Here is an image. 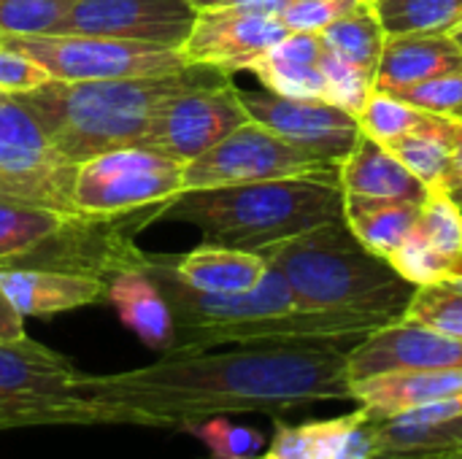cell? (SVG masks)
I'll return each instance as SVG.
<instances>
[{"label": "cell", "mask_w": 462, "mask_h": 459, "mask_svg": "<svg viewBox=\"0 0 462 459\" xmlns=\"http://www.w3.org/2000/svg\"><path fill=\"white\" fill-rule=\"evenodd\" d=\"M436 459H462V446L447 449V452H436Z\"/></svg>", "instance_id": "49"}, {"label": "cell", "mask_w": 462, "mask_h": 459, "mask_svg": "<svg viewBox=\"0 0 462 459\" xmlns=\"http://www.w3.org/2000/svg\"><path fill=\"white\" fill-rule=\"evenodd\" d=\"M246 122L249 111L233 81L195 87L168 97L157 108L138 146L187 165Z\"/></svg>", "instance_id": "11"}, {"label": "cell", "mask_w": 462, "mask_h": 459, "mask_svg": "<svg viewBox=\"0 0 462 459\" xmlns=\"http://www.w3.org/2000/svg\"><path fill=\"white\" fill-rule=\"evenodd\" d=\"M462 187V119H457L455 127V141H452V162H449V176H447V192Z\"/></svg>", "instance_id": "45"}, {"label": "cell", "mask_w": 462, "mask_h": 459, "mask_svg": "<svg viewBox=\"0 0 462 459\" xmlns=\"http://www.w3.org/2000/svg\"><path fill=\"white\" fill-rule=\"evenodd\" d=\"M371 3H379V0H371Z\"/></svg>", "instance_id": "53"}, {"label": "cell", "mask_w": 462, "mask_h": 459, "mask_svg": "<svg viewBox=\"0 0 462 459\" xmlns=\"http://www.w3.org/2000/svg\"><path fill=\"white\" fill-rule=\"evenodd\" d=\"M379 454V436H376V422L363 417L341 441L338 452L333 459H374Z\"/></svg>", "instance_id": "43"}, {"label": "cell", "mask_w": 462, "mask_h": 459, "mask_svg": "<svg viewBox=\"0 0 462 459\" xmlns=\"http://www.w3.org/2000/svg\"><path fill=\"white\" fill-rule=\"evenodd\" d=\"M365 417V411H355V414H344L336 419H322V422H309L311 430V441H314V459H333L341 441L346 438V433Z\"/></svg>", "instance_id": "41"}, {"label": "cell", "mask_w": 462, "mask_h": 459, "mask_svg": "<svg viewBox=\"0 0 462 459\" xmlns=\"http://www.w3.org/2000/svg\"><path fill=\"white\" fill-rule=\"evenodd\" d=\"M254 459H268V454H260V457H254Z\"/></svg>", "instance_id": "52"}, {"label": "cell", "mask_w": 462, "mask_h": 459, "mask_svg": "<svg viewBox=\"0 0 462 459\" xmlns=\"http://www.w3.org/2000/svg\"><path fill=\"white\" fill-rule=\"evenodd\" d=\"M319 35H322L325 46L333 54L344 57L346 62L363 68L371 76H376L387 32H384V27L379 22V14H376L374 3L336 19L333 24L319 30Z\"/></svg>", "instance_id": "26"}, {"label": "cell", "mask_w": 462, "mask_h": 459, "mask_svg": "<svg viewBox=\"0 0 462 459\" xmlns=\"http://www.w3.org/2000/svg\"><path fill=\"white\" fill-rule=\"evenodd\" d=\"M54 425H95L92 411L84 400L68 406H24L0 400V433L24 427H54Z\"/></svg>", "instance_id": "36"}, {"label": "cell", "mask_w": 462, "mask_h": 459, "mask_svg": "<svg viewBox=\"0 0 462 459\" xmlns=\"http://www.w3.org/2000/svg\"><path fill=\"white\" fill-rule=\"evenodd\" d=\"M65 219L68 214H60L51 208L0 200V265L24 254L35 243H41Z\"/></svg>", "instance_id": "28"}, {"label": "cell", "mask_w": 462, "mask_h": 459, "mask_svg": "<svg viewBox=\"0 0 462 459\" xmlns=\"http://www.w3.org/2000/svg\"><path fill=\"white\" fill-rule=\"evenodd\" d=\"M76 0H0V38L65 35Z\"/></svg>", "instance_id": "30"}, {"label": "cell", "mask_w": 462, "mask_h": 459, "mask_svg": "<svg viewBox=\"0 0 462 459\" xmlns=\"http://www.w3.org/2000/svg\"><path fill=\"white\" fill-rule=\"evenodd\" d=\"M76 165L51 143L35 111L19 95H0V200L76 216Z\"/></svg>", "instance_id": "5"}, {"label": "cell", "mask_w": 462, "mask_h": 459, "mask_svg": "<svg viewBox=\"0 0 462 459\" xmlns=\"http://www.w3.org/2000/svg\"><path fill=\"white\" fill-rule=\"evenodd\" d=\"M462 446V417L439 425L433 430L406 436V438H393L379 444V454H414V452H447Z\"/></svg>", "instance_id": "40"}, {"label": "cell", "mask_w": 462, "mask_h": 459, "mask_svg": "<svg viewBox=\"0 0 462 459\" xmlns=\"http://www.w3.org/2000/svg\"><path fill=\"white\" fill-rule=\"evenodd\" d=\"M171 219L195 225L206 243L260 252L344 219L338 176H290L252 184L189 189L141 211L138 230Z\"/></svg>", "instance_id": "2"}, {"label": "cell", "mask_w": 462, "mask_h": 459, "mask_svg": "<svg viewBox=\"0 0 462 459\" xmlns=\"http://www.w3.org/2000/svg\"><path fill=\"white\" fill-rule=\"evenodd\" d=\"M374 8L387 35L449 32L462 16V0H379Z\"/></svg>", "instance_id": "27"}, {"label": "cell", "mask_w": 462, "mask_h": 459, "mask_svg": "<svg viewBox=\"0 0 462 459\" xmlns=\"http://www.w3.org/2000/svg\"><path fill=\"white\" fill-rule=\"evenodd\" d=\"M252 122L265 124L300 151L338 168L360 138L357 116L325 100H295L271 89H241Z\"/></svg>", "instance_id": "12"}, {"label": "cell", "mask_w": 462, "mask_h": 459, "mask_svg": "<svg viewBox=\"0 0 462 459\" xmlns=\"http://www.w3.org/2000/svg\"><path fill=\"white\" fill-rule=\"evenodd\" d=\"M265 454L268 459H314V441L309 425L300 427L279 425Z\"/></svg>", "instance_id": "42"}, {"label": "cell", "mask_w": 462, "mask_h": 459, "mask_svg": "<svg viewBox=\"0 0 462 459\" xmlns=\"http://www.w3.org/2000/svg\"><path fill=\"white\" fill-rule=\"evenodd\" d=\"M457 119L439 116L430 127L406 133L390 143H384L430 192L447 189L449 162H452V141H455Z\"/></svg>", "instance_id": "25"}, {"label": "cell", "mask_w": 462, "mask_h": 459, "mask_svg": "<svg viewBox=\"0 0 462 459\" xmlns=\"http://www.w3.org/2000/svg\"><path fill=\"white\" fill-rule=\"evenodd\" d=\"M462 43L449 32H401L387 35L379 68L374 76V89L387 95H401L409 87L428 81L433 76L460 70Z\"/></svg>", "instance_id": "18"}, {"label": "cell", "mask_w": 462, "mask_h": 459, "mask_svg": "<svg viewBox=\"0 0 462 459\" xmlns=\"http://www.w3.org/2000/svg\"><path fill=\"white\" fill-rule=\"evenodd\" d=\"M181 179V162L146 146H119L76 168L73 206L84 216H130L176 197Z\"/></svg>", "instance_id": "6"}, {"label": "cell", "mask_w": 462, "mask_h": 459, "mask_svg": "<svg viewBox=\"0 0 462 459\" xmlns=\"http://www.w3.org/2000/svg\"><path fill=\"white\" fill-rule=\"evenodd\" d=\"M184 433L195 436L208 449L211 459H254L268 446L257 427L236 425L230 417H208L203 422L187 425Z\"/></svg>", "instance_id": "31"}, {"label": "cell", "mask_w": 462, "mask_h": 459, "mask_svg": "<svg viewBox=\"0 0 462 459\" xmlns=\"http://www.w3.org/2000/svg\"><path fill=\"white\" fill-rule=\"evenodd\" d=\"M24 317L11 306V300L5 298L3 287H0V341H14V338H24Z\"/></svg>", "instance_id": "44"}, {"label": "cell", "mask_w": 462, "mask_h": 459, "mask_svg": "<svg viewBox=\"0 0 462 459\" xmlns=\"http://www.w3.org/2000/svg\"><path fill=\"white\" fill-rule=\"evenodd\" d=\"M141 265L111 276L106 281L103 303L116 311L119 322L143 346L160 354H171L176 346V319L165 295Z\"/></svg>", "instance_id": "20"}, {"label": "cell", "mask_w": 462, "mask_h": 459, "mask_svg": "<svg viewBox=\"0 0 462 459\" xmlns=\"http://www.w3.org/2000/svg\"><path fill=\"white\" fill-rule=\"evenodd\" d=\"M171 260L176 276L203 292H225V295L249 292L268 273V262L260 252L230 249L217 243H203Z\"/></svg>", "instance_id": "23"}, {"label": "cell", "mask_w": 462, "mask_h": 459, "mask_svg": "<svg viewBox=\"0 0 462 459\" xmlns=\"http://www.w3.org/2000/svg\"><path fill=\"white\" fill-rule=\"evenodd\" d=\"M449 35H455V38H457V41H460V43H462V16H460V19H457V24H455V27L449 30Z\"/></svg>", "instance_id": "50"}, {"label": "cell", "mask_w": 462, "mask_h": 459, "mask_svg": "<svg viewBox=\"0 0 462 459\" xmlns=\"http://www.w3.org/2000/svg\"><path fill=\"white\" fill-rule=\"evenodd\" d=\"M449 195H452V200H455V203H457V206L462 208V187H460V189H452Z\"/></svg>", "instance_id": "51"}, {"label": "cell", "mask_w": 462, "mask_h": 459, "mask_svg": "<svg viewBox=\"0 0 462 459\" xmlns=\"http://www.w3.org/2000/svg\"><path fill=\"white\" fill-rule=\"evenodd\" d=\"M195 11H208V8H227V5H238L244 0H189Z\"/></svg>", "instance_id": "46"}, {"label": "cell", "mask_w": 462, "mask_h": 459, "mask_svg": "<svg viewBox=\"0 0 462 459\" xmlns=\"http://www.w3.org/2000/svg\"><path fill=\"white\" fill-rule=\"evenodd\" d=\"M360 341L241 344L227 352H173L157 363L87 376L73 398L95 425L173 427L233 414H284L317 403L352 400L349 349Z\"/></svg>", "instance_id": "1"}, {"label": "cell", "mask_w": 462, "mask_h": 459, "mask_svg": "<svg viewBox=\"0 0 462 459\" xmlns=\"http://www.w3.org/2000/svg\"><path fill=\"white\" fill-rule=\"evenodd\" d=\"M371 0H287L279 19L290 32H319Z\"/></svg>", "instance_id": "38"}, {"label": "cell", "mask_w": 462, "mask_h": 459, "mask_svg": "<svg viewBox=\"0 0 462 459\" xmlns=\"http://www.w3.org/2000/svg\"><path fill=\"white\" fill-rule=\"evenodd\" d=\"M349 381L393 371L462 368V341L411 319H395L371 330L349 349Z\"/></svg>", "instance_id": "15"}, {"label": "cell", "mask_w": 462, "mask_h": 459, "mask_svg": "<svg viewBox=\"0 0 462 459\" xmlns=\"http://www.w3.org/2000/svg\"><path fill=\"white\" fill-rule=\"evenodd\" d=\"M374 459H436V452H414V454H376Z\"/></svg>", "instance_id": "48"}, {"label": "cell", "mask_w": 462, "mask_h": 459, "mask_svg": "<svg viewBox=\"0 0 462 459\" xmlns=\"http://www.w3.org/2000/svg\"><path fill=\"white\" fill-rule=\"evenodd\" d=\"M414 230L439 252L449 257L462 254V208L447 189L428 192L425 203L420 206Z\"/></svg>", "instance_id": "33"}, {"label": "cell", "mask_w": 462, "mask_h": 459, "mask_svg": "<svg viewBox=\"0 0 462 459\" xmlns=\"http://www.w3.org/2000/svg\"><path fill=\"white\" fill-rule=\"evenodd\" d=\"M0 287L11 306L27 317H57L103 303L106 281L81 273L49 268H8L0 265Z\"/></svg>", "instance_id": "17"}, {"label": "cell", "mask_w": 462, "mask_h": 459, "mask_svg": "<svg viewBox=\"0 0 462 459\" xmlns=\"http://www.w3.org/2000/svg\"><path fill=\"white\" fill-rule=\"evenodd\" d=\"M462 392V368L447 371H393L352 381V400L371 422H387L401 411L428 406Z\"/></svg>", "instance_id": "19"}, {"label": "cell", "mask_w": 462, "mask_h": 459, "mask_svg": "<svg viewBox=\"0 0 462 459\" xmlns=\"http://www.w3.org/2000/svg\"><path fill=\"white\" fill-rule=\"evenodd\" d=\"M3 43L30 54L51 81H111L173 76L189 68L179 49L106 35H19Z\"/></svg>", "instance_id": "7"}, {"label": "cell", "mask_w": 462, "mask_h": 459, "mask_svg": "<svg viewBox=\"0 0 462 459\" xmlns=\"http://www.w3.org/2000/svg\"><path fill=\"white\" fill-rule=\"evenodd\" d=\"M290 30L273 14H260L244 5L198 11V19L181 43L187 65L214 68L225 76L249 70L271 46H276Z\"/></svg>", "instance_id": "13"}, {"label": "cell", "mask_w": 462, "mask_h": 459, "mask_svg": "<svg viewBox=\"0 0 462 459\" xmlns=\"http://www.w3.org/2000/svg\"><path fill=\"white\" fill-rule=\"evenodd\" d=\"M403 319L420 322L430 330L462 341V289L447 281L417 287Z\"/></svg>", "instance_id": "32"}, {"label": "cell", "mask_w": 462, "mask_h": 459, "mask_svg": "<svg viewBox=\"0 0 462 459\" xmlns=\"http://www.w3.org/2000/svg\"><path fill=\"white\" fill-rule=\"evenodd\" d=\"M355 116H357L360 133H365L368 138H374L379 143H390L406 133L425 130L439 119L436 114L420 111V108L409 106L406 100L387 95V92H376V89L368 95V100L363 103V108Z\"/></svg>", "instance_id": "29"}, {"label": "cell", "mask_w": 462, "mask_h": 459, "mask_svg": "<svg viewBox=\"0 0 462 459\" xmlns=\"http://www.w3.org/2000/svg\"><path fill=\"white\" fill-rule=\"evenodd\" d=\"M260 254L287 281L300 311H346L395 322L417 289L384 257L365 249L344 219L265 246Z\"/></svg>", "instance_id": "4"}, {"label": "cell", "mask_w": 462, "mask_h": 459, "mask_svg": "<svg viewBox=\"0 0 462 459\" xmlns=\"http://www.w3.org/2000/svg\"><path fill=\"white\" fill-rule=\"evenodd\" d=\"M444 281H447V284H452V287H457V289H462V254L455 257L452 271H449V276H447Z\"/></svg>", "instance_id": "47"}, {"label": "cell", "mask_w": 462, "mask_h": 459, "mask_svg": "<svg viewBox=\"0 0 462 459\" xmlns=\"http://www.w3.org/2000/svg\"><path fill=\"white\" fill-rule=\"evenodd\" d=\"M319 68L325 76V103H333L357 114L363 103L368 100V95L374 92V76L346 62L344 57L333 54L328 46H325Z\"/></svg>", "instance_id": "34"}, {"label": "cell", "mask_w": 462, "mask_h": 459, "mask_svg": "<svg viewBox=\"0 0 462 459\" xmlns=\"http://www.w3.org/2000/svg\"><path fill=\"white\" fill-rule=\"evenodd\" d=\"M130 216H68L51 235L27 249L24 254L3 262L8 268H49L81 273L108 281L111 276L138 268L146 257L133 243Z\"/></svg>", "instance_id": "10"}, {"label": "cell", "mask_w": 462, "mask_h": 459, "mask_svg": "<svg viewBox=\"0 0 462 459\" xmlns=\"http://www.w3.org/2000/svg\"><path fill=\"white\" fill-rule=\"evenodd\" d=\"M79 373L65 354L27 335L0 341V400L24 406L76 403L73 384Z\"/></svg>", "instance_id": "16"}, {"label": "cell", "mask_w": 462, "mask_h": 459, "mask_svg": "<svg viewBox=\"0 0 462 459\" xmlns=\"http://www.w3.org/2000/svg\"><path fill=\"white\" fill-rule=\"evenodd\" d=\"M325 41L319 32H287L260 60L249 65L263 89H271L295 100H325L322 76Z\"/></svg>", "instance_id": "21"}, {"label": "cell", "mask_w": 462, "mask_h": 459, "mask_svg": "<svg viewBox=\"0 0 462 459\" xmlns=\"http://www.w3.org/2000/svg\"><path fill=\"white\" fill-rule=\"evenodd\" d=\"M141 268L152 276V281L160 287V292L165 295L173 311V319H176L173 352H187L200 335L211 330L249 322V319L279 317L295 308V298L287 281L273 268H268L265 279L254 289L236 292V295L203 292V289L189 287L187 281L176 276L173 260L162 254H146Z\"/></svg>", "instance_id": "8"}, {"label": "cell", "mask_w": 462, "mask_h": 459, "mask_svg": "<svg viewBox=\"0 0 462 459\" xmlns=\"http://www.w3.org/2000/svg\"><path fill=\"white\" fill-rule=\"evenodd\" d=\"M49 81L51 76L46 68H41L30 54L0 41V95H27Z\"/></svg>", "instance_id": "39"}, {"label": "cell", "mask_w": 462, "mask_h": 459, "mask_svg": "<svg viewBox=\"0 0 462 459\" xmlns=\"http://www.w3.org/2000/svg\"><path fill=\"white\" fill-rule=\"evenodd\" d=\"M417 216L420 203L344 195V222L365 249L384 260H390L401 249V243L414 233Z\"/></svg>", "instance_id": "24"}, {"label": "cell", "mask_w": 462, "mask_h": 459, "mask_svg": "<svg viewBox=\"0 0 462 459\" xmlns=\"http://www.w3.org/2000/svg\"><path fill=\"white\" fill-rule=\"evenodd\" d=\"M409 284L414 287H428V284H439L449 276L455 257L439 252L436 246H430L417 230L401 243V249L387 260Z\"/></svg>", "instance_id": "35"}, {"label": "cell", "mask_w": 462, "mask_h": 459, "mask_svg": "<svg viewBox=\"0 0 462 459\" xmlns=\"http://www.w3.org/2000/svg\"><path fill=\"white\" fill-rule=\"evenodd\" d=\"M395 97L406 100L409 106H414L420 111L436 114V116L462 119V68L433 76L428 81H420Z\"/></svg>", "instance_id": "37"}, {"label": "cell", "mask_w": 462, "mask_h": 459, "mask_svg": "<svg viewBox=\"0 0 462 459\" xmlns=\"http://www.w3.org/2000/svg\"><path fill=\"white\" fill-rule=\"evenodd\" d=\"M290 176H338V168L300 151L265 124L249 119L217 146L184 165L181 192Z\"/></svg>", "instance_id": "9"}, {"label": "cell", "mask_w": 462, "mask_h": 459, "mask_svg": "<svg viewBox=\"0 0 462 459\" xmlns=\"http://www.w3.org/2000/svg\"><path fill=\"white\" fill-rule=\"evenodd\" d=\"M195 19L198 11L189 0H76L65 35H106L181 49Z\"/></svg>", "instance_id": "14"}, {"label": "cell", "mask_w": 462, "mask_h": 459, "mask_svg": "<svg viewBox=\"0 0 462 459\" xmlns=\"http://www.w3.org/2000/svg\"><path fill=\"white\" fill-rule=\"evenodd\" d=\"M338 184L344 195L387 197L406 203H425L428 187L379 141L360 133L357 143L338 165Z\"/></svg>", "instance_id": "22"}, {"label": "cell", "mask_w": 462, "mask_h": 459, "mask_svg": "<svg viewBox=\"0 0 462 459\" xmlns=\"http://www.w3.org/2000/svg\"><path fill=\"white\" fill-rule=\"evenodd\" d=\"M230 81L214 68L189 65L173 76L111 81H49L19 95L46 127L54 149L76 168L103 151L138 146L157 108L195 87Z\"/></svg>", "instance_id": "3"}]
</instances>
